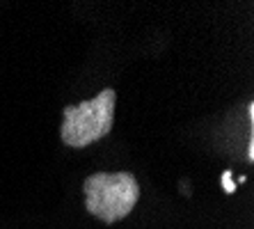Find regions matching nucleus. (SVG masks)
<instances>
[{
	"label": "nucleus",
	"instance_id": "obj_1",
	"mask_svg": "<svg viewBox=\"0 0 254 229\" xmlns=\"http://www.w3.org/2000/svg\"><path fill=\"white\" fill-rule=\"evenodd\" d=\"M85 206L94 218L106 225L119 223L135 209L140 186L130 172H96L83 183Z\"/></svg>",
	"mask_w": 254,
	"mask_h": 229
},
{
	"label": "nucleus",
	"instance_id": "obj_2",
	"mask_svg": "<svg viewBox=\"0 0 254 229\" xmlns=\"http://www.w3.org/2000/svg\"><path fill=\"white\" fill-rule=\"evenodd\" d=\"M115 103L117 94L115 89H103L94 99L64 108V122H62V142L73 149H83L92 142H99L113 131L115 122Z\"/></svg>",
	"mask_w": 254,
	"mask_h": 229
},
{
	"label": "nucleus",
	"instance_id": "obj_3",
	"mask_svg": "<svg viewBox=\"0 0 254 229\" xmlns=\"http://www.w3.org/2000/svg\"><path fill=\"white\" fill-rule=\"evenodd\" d=\"M222 186H225L227 193H234V190H236V183L231 181V172H225V174H222Z\"/></svg>",
	"mask_w": 254,
	"mask_h": 229
}]
</instances>
